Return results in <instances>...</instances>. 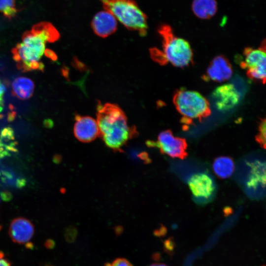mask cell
<instances>
[{"label":"cell","instance_id":"obj_26","mask_svg":"<svg viewBox=\"0 0 266 266\" xmlns=\"http://www.w3.org/2000/svg\"></svg>","mask_w":266,"mask_h":266},{"label":"cell","instance_id":"obj_22","mask_svg":"<svg viewBox=\"0 0 266 266\" xmlns=\"http://www.w3.org/2000/svg\"><path fill=\"white\" fill-rule=\"evenodd\" d=\"M5 91L4 84L0 78V118L2 117L1 113L4 108V100L3 96Z\"/></svg>","mask_w":266,"mask_h":266},{"label":"cell","instance_id":"obj_16","mask_svg":"<svg viewBox=\"0 0 266 266\" xmlns=\"http://www.w3.org/2000/svg\"><path fill=\"white\" fill-rule=\"evenodd\" d=\"M247 186L256 189L266 186V163L256 161L252 163Z\"/></svg>","mask_w":266,"mask_h":266},{"label":"cell","instance_id":"obj_15","mask_svg":"<svg viewBox=\"0 0 266 266\" xmlns=\"http://www.w3.org/2000/svg\"><path fill=\"white\" fill-rule=\"evenodd\" d=\"M192 10L194 14L201 19H208L217 12L216 0H193Z\"/></svg>","mask_w":266,"mask_h":266},{"label":"cell","instance_id":"obj_25","mask_svg":"<svg viewBox=\"0 0 266 266\" xmlns=\"http://www.w3.org/2000/svg\"><path fill=\"white\" fill-rule=\"evenodd\" d=\"M149 266H167L163 263H157L152 264Z\"/></svg>","mask_w":266,"mask_h":266},{"label":"cell","instance_id":"obj_14","mask_svg":"<svg viewBox=\"0 0 266 266\" xmlns=\"http://www.w3.org/2000/svg\"><path fill=\"white\" fill-rule=\"evenodd\" d=\"M11 93L17 98L25 100L30 98L33 95L34 84L30 78L26 77L16 78L12 83Z\"/></svg>","mask_w":266,"mask_h":266},{"label":"cell","instance_id":"obj_3","mask_svg":"<svg viewBox=\"0 0 266 266\" xmlns=\"http://www.w3.org/2000/svg\"><path fill=\"white\" fill-rule=\"evenodd\" d=\"M158 32L162 37L163 50H160L164 65L169 62L176 67H183L193 62V53L189 43L176 36L169 25H161Z\"/></svg>","mask_w":266,"mask_h":266},{"label":"cell","instance_id":"obj_18","mask_svg":"<svg viewBox=\"0 0 266 266\" xmlns=\"http://www.w3.org/2000/svg\"><path fill=\"white\" fill-rule=\"evenodd\" d=\"M14 132L9 127L2 129L0 134V155L3 157L9 152L16 151Z\"/></svg>","mask_w":266,"mask_h":266},{"label":"cell","instance_id":"obj_1","mask_svg":"<svg viewBox=\"0 0 266 266\" xmlns=\"http://www.w3.org/2000/svg\"><path fill=\"white\" fill-rule=\"evenodd\" d=\"M60 36L59 32L50 22H41L33 25L31 30L23 33L22 42L12 49L17 68L23 72L43 71L44 66L40 60L44 53L46 42H54Z\"/></svg>","mask_w":266,"mask_h":266},{"label":"cell","instance_id":"obj_24","mask_svg":"<svg viewBox=\"0 0 266 266\" xmlns=\"http://www.w3.org/2000/svg\"><path fill=\"white\" fill-rule=\"evenodd\" d=\"M0 266H11V265L8 261L0 256Z\"/></svg>","mask_w":266,"mask_h":266},{"label":"cell","instance_id":"obj_23","mask_svg":"<svg viewBox=\"0 0 266 266\" xmlns=\"http://www.w3.org/2000/svg\"><path fill=\"white\" fill-rule=\"evenodd\" d=\"M44 54L47 57L50 58L53 61H56L57 59V56L55 53L50 49H45Z\"/></svg>","mask_w":266,"mask_h":266},{"label":"cell","instance_id":"obj_6","mask_svg":"<svg viewBox=\"0 0 266 266\" xmlns=\"http://www.w3.org/2000/svg\"><path fill=\"white\" fill-rule=\"evenodd\" d=\"M243 56L240 66L246 70L247 76L251 79L266 83V38L258 48H245Z\"/></svg>","mask_w":266,"mask_h":266},{"label":"cell","instance_id":"obj_17","mask_svg":"<svg viewBox=\"0 0 266 266\" xmlns=\"http://www.w3.org/2000/svg\"><path fill=\"white\" fill-rule=\"evenodd\" d=\"M212 167L214 173L221 179H226L232 176L235 168L233 160L228 156L216 158Z\"/></svg>","mask_w":266,"mask_h":266},{"label":"cell","instance_id":"obj_5","mask_svg":"<svg viewBox=\"0 0 266 266\" xmlns=\"http://www.w3.org/2000/svg\"><path fill=\"white\" fill-rule=\"evenodd\" d=\"M173 102L178 112L182 116V122L190 124L192 120L201 121L211 114L210 104L200 93L181 88L174 94Z\"/></svg>","mask_w":266,"mask_h":266},{"label":"cell","instance_id":"obj_8","mask_svg":"<svg viewBox=\"0 0 266 266\" xmlns=\"http://www.w3.org/2000/svg\"><path fill=\"white\" fill-rule=\"evenodd\" d=\"M190 191L198 199L208 200L215 191V184L212 178L205 172L192 175L188 181Z\"/></svg>","mask_w":266,"mask_h":266},{"label":"cell","instance_id":"obj_9","mask_svg":"<svg viewBox=\"0 0 266 266\" xmlns=\"http://www.w3.org/2000/svg\"><path fill=\"white\" fill-rule=\"evenodd\" d=\"M233 68L229 60L223 55L215 57L210 63L202 78L205 81L222 82L232 76Z\"/></svg>","mask_w":266,"mask_h":266},{"label":"cell","instance_id":"obj_12","mask_svg":"<svg viewBox=\"0 0 266 266\" xmlns=\"http://www.w3.org/2000/svg\"><path fill=\"white\" fill-rule=\"evenodd\" d=\"M34 233L33 225L26 218H16L10 224L8 233L15 243L20 244L28 243L33 237Z\"/></svg>","mask_w":266,"mask_h":266},{"label":"cell","instance_id":"obj_10","mask_svg":"<svg viewBox=\"0 0 266 266\" xmlns=\"http://www.w3.org/2000/svg\"><path fill=\"white\" fill-rule=\"evenodd\" d=\"M73 132L75 137L82 142H90L100 135L97 121L90 116L76 114Z\"/></svg>","mask_w":266,"mask_h":266},{"label":"cell","instance_id":"obj_21","mask_svg":"<svg viewBox=\"0 0 266 266\" xmlns=\"http://www.w3.org/2000/svg\"><path fill=\"white\" fill-rule=\"evenodd\" d=\"M105 266H133L131 263L124 258H117L111 263H107Z\"/></svg>","mask_w":266,"mask_h":266},{"label":"cell","instance_id":"obj_4","mask_svg":"<svg viewBox=\"0 0 266 266\" xmlns=\"http://www.w3.org/2000/svg\"><path fill=\"white\" fill-rule=\"evenodd\" d=\"M104 10L110 12L126 28L145 36L147 17L133 0H99Z\"/></svg>","mask_w":266,"mask_h":266},{"label":"cell","instance_id":"obj_2","mask_svg":"<svg viewBox=\"0 0 266 266\" xmlns=\"http://www.w3.org/2000/svg\"><path fill=\"white\" fill-rule=\"evenodd\" d=\"M97 121L100 135L105 145L114 150H119L137 133L130 127L124 112L117 104L100 101L97 106Z\"/></svg>","mask_w":266,"mask_h":266},{"label":"cell","instance_id":"obj_11","mask_svg":"<svg viewBox=\"0 0 266 266\" xmlns=\"http://www.w3.org/2000/svg\"><path fill=\"white\" fill-rule=\"evenodd\" d=\"M212 98L217 108L223 111L234 107L238 103L240 96L233 84H227L216 88L213 92Z\"/></svg>","mask_w":266,"mask_h":266},{"label":"cell","instance_id":"obj_7","mask_svg":"<svg viewBox=\"0 0 266 266\" xmlns=\"http://www.w3.org/2000/svg\"><path fill=\"white\" fill-rule=\"evenodd\" d=\"M147 144L149 147L158 148L161 153L173 158L183 160L188 156L186 139L175 136L169 130L161 132L156 141H148Z\"/></svg>","mask_w":266,"mask_h":266},{"label":"cell","instance_id":"obj_20","mask_svg":"<svg viewBox=\"0 0 266 266\" xmlns=\"http://www.w3.org/2000/svg\"><path fill=\"white\" fill-rule=\"evenodd\" d=\"M255 140L262 148L266 150V116L259 124Z\"/></svg>","mask_w":266,"mask_h":266},{"label":"cell","instance_id":"obj_19","mask_svg":"<svg viewBox=\"0 0 266 266\" xmlns=\"http://www.w3.org/2000/svg\"><path fill=\"white\" fill-rule=\"evenodd\" d=\"M18 11L15 0H0V12L6 18L11 19L16 16Z\"/></svg>","mask_w":266,"mask_h":266},{"label":"cell","instance_id":"obj_13","mask_svg":"<svg viewBox=\"0 0 266 266\" xmlns=\"http://www.w3.org/2000/svg\"><path fill=\"white\" fill-rule=\"evenodd\" d=\"M91 27L97 35L101 37H106L116 31L117 19L109 11L105 10L100 11L93 17Z\"/></svg>","mask_w":266,"mask_h":266}]
</instances>
